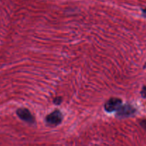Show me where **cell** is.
Wrapping results in <instances>:
<instances>
[{"label":"cell","instance_id":"1","mask_svg":"<svg viewBox=\"0 0 146 146\" xmlns=\"http://www.w3.org/2000/svg\"><path fill=\"white\" fill-rule=\"evenodd\" d=\"M63 119L62 114L61 111L58 110H56L54 112L48 115L46 118V122L47 124L51 126H56V125H59L61 123Z\"/></svg>","mask_w":146,"mask_h":146},{"label":"cell","instance_id":"2","mask_svg":"<svg viewBox=\"0 0 146 146\" xmlns=\"http://www.w3.org/2000/svg\"><path fill=\"white\" fill-rule=\"evenodd\" d=\"M122 106V101L119 98H112L108 100L105 104V110L107 112H113L118 111V108Z\"/></svg>","mask_w":146,"mask_h":146},{"label":"cell","instance_id":"3","mask_svg":"<svg viewBox=\"0 0 146 146\" xmlns=\"http://www.w3.org/2000/svg\"><path fill=\"white\" fill-rule=\"evenodd\" d=\"M135 113V109L129 104H125L124 106H121L117 111V116L123 117H128L133 115Z\"/></svg>","mask_w":146,"mask_h":146},{"label":"cell","instance_id":"4","mask_svg":"<svg viewBox=\"0 0 146 146\" xmlns=\"http://www.w3.org/2000/svg\"><path fill=\"white\" fill-rule=\"evenodd\" d=\"M17 114L21 120L29 123H34V118L29 111L27 108H19L17 111Z\"/></svg>","mask_w":146,"mask_h":146},{"label":"cell","instance_id":"5","mask_svg":"<svg viewBox=\"0 0 146 146\" xmlns=\"http://www.w3.org/2000/svg\"><path fill=\"white\" fill-rule=\"evenodd\" d=\"M140 124H141V125L142 126V128H144L146 131V119L142 120V121L140 122Z\"/></svg>","mask_w":146,"mask_h":146},{"label":"cell","instance_id":"6","mask_svg":"<svg viewBox=\"0 0 146 146\" xmlns=\"http://www.w3.org/2000/svg\"><path fill=\"white\" fill-rule=\"evenodd\" d=\"M61 101H62V99H61V97H58V98H56L54 99V103L55 104H60L61 103Z\"/></svg>","mask_w":146,"mask_h":146},{"label":"cell","instance_id":"7","mask_svg":"<svg viewBox=\"0 0 146 146\" xmlns=\"http://www.w3.org/2000/svg\"><path fill=\"white\" fill-rule=\"evenodd\" d=\"M141 95H142V97H143V98H146V86L143 88L142 91H141Z\"/></svg>","mask_w":146,"mask_h":146},{"label":"cell","instance_id":"8","mask_svg":"<svg viewBox=\"0 0 146 146\" xmlns=\"http://www.w3.org/2000/svg\"><path fill=\"white\" fill-rule=\"evenodd\" d=\"M143 15H144V17H146V9H144L143 11Z\"/></svg>","mask_w":146,"mask_h":146},{"label":"cell","instance_id":"9","mask_svg":"<svg viewBox=\"0 0 146 146\" xmlns=\"http://www.w3.org/2000/svg\"><path fill=\"white\" fill-rule=\"evenodd\" d=\"M146 68V63H145V65H144V68Z\"/></svg>","mask_w":146,"mask_h":146}]
</instances>
